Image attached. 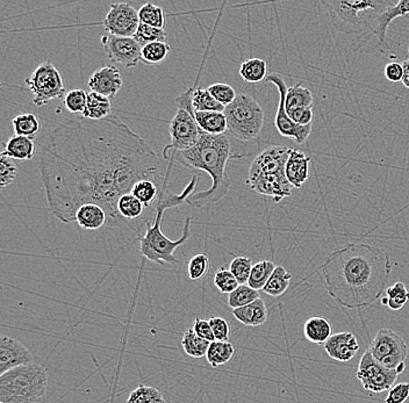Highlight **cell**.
Masks as SVG:
<instances>
[{"instance_id":"1","label":"cell","mask_w":409,"mask_h":403,"mask_svg":"<svg viewBox=\"0 0 409 403\" xmlns=\"http://www.w3.org/2000/svg\"><path fill=\"white\" fill-rule=\"evenodd\" d=\"M162 167L150 145L113 114L57 125L46 136L38 162L48 208L63 224L75 221L86 204L104 208L110 226L126 224L119 199L141 180L157 182Z\"/></svg>"},{"instance_id":"2","label":"cell","mask_w":409,"mask_h":403,"mask_svg":"<svg viewBox=\"0 0 409 403\" xmlns=\"http://www.w3.org/2000/svg\"><path fill=\"white\" fill-rule=\"evenodd\" d=\"M392 262L385 250L353 243L333 252L322 265L328 293L346 308H366L376 303L388 285Z\"/></svg>"},{"instance_id":"3","label":"cell","mask_w":409,"mask_h":403,"mask_svg":"<svg viewBox=\"0 0 409 403\" xmlns=\"http://www.w3.org/2000/svg\"><path fill=\"white\" fill-rule=\"evenodd\" d=\"M177 163L191 170L204 171L211 177L212 185L202 192L193 193L187 199V204L195 208H202L212 202H219L229 192L230 178L227 167L230 159L239 157L234 154L232 143L226 134L209 135L202 132L198 143L185 152H175Z\"/></svg>"},{"instance_id":"4","label":"cell","mask_w":409,"mask_h":403,"mask_svg":"<svg viewBox=\"0 0 409 403\" xmlns=\"http://www.w3.org/2000/svg\"><path fill=\"white\" fill-rule=\"evenodd\" d=\"M198 182V176L195 174L191 182L187 184L180 194H173L167 187H162L160 196L152 206V213H154L152 224H149V222H147L145 224L147 230H145V235L139 237L140 252L145 259L158 265L178 264V259L175 256V251L180 246L185 244L191 237L192 218L191 216L186 218L182 236L176 241L170 240L164 235L163 231H162V221H163L164 214L167 209L183 205L187 202V199L195 192Z\"/></svg>"},{"instance_id":"5","label":"cell","mask_w":409,"mask_h":403,"mask_svg":"<svg viewBox=\"0 0 409 403\" xmlns=\"http://www.w3.org/2000/svg\"><path fill=\"white\" fill-rule=\"evenodd\" d=\"M291 148L284 145H271L252 161L249 169L247 185L261 196L280 202L292 196V185L285 174Z\"/></svg>"},{"instance_id":"6","label":"cell","mask_w":409,"mask_h":403,"mask_svg":"<svg viewBox=\"0 0 409 403\" xmlns=\"http://www.w3.org/2000/svg\"><path fill=\"white\" fill-rule=\"evenodd\" d=\"M47 387V371L42 366H20L0 375V402L40 403Z\"/></svg>"},{"instance_id":"7","label":"cell","mask_w":409,"mask_h":403,"mask_svg":"<svg viewBox=\"0 0 409 403\" xmlns=\"http://www.w3.org/2000/svg\"><path fill=\"white\" fill-rule=\"evenodd\" d=\"M228 132L241 141H255L264 125V110L252 95L241 93L224 110Z\"/></svg>"},{"instance_id":"8","label":"cell","mask_w":409,"mask_h":403,"mask_svg":"<svg viewBox=\"0 0 409 403\" xmlns=\"http://www.w3.org/2000/svg\"><path fill=\"white\" fill-rule=\"evenodd\" d=\"M328 6L346 33L356 32L357 28L364 27L371 32L372 25L378 16L393 4L390 1H373V0H346V1H329Z\"/></svg>"},{"instance_id":"9","label":"cell","mask_w":409,"mask_h":403,"mask_svg":"<svg viewBox=\"0 0 409 403\" xmlns=\"http://www.w3.org/2000/svg\"><path fill=\"white\" fill-rule=\"evenodd\" d=\"M372 357L380 365L401 375L406 370L409 347L401 335L388 328H383L376 334L368 347Z\"/></svg>"},{"instance_id":"10","label":"cell","mask_w":409,"mask_h":403,"mask_svg":"<svg viewBox=\"0 0 409 403\" xmlns=\"http://www.w3.org/2000/svg\"><path fill=\"white\" fill-rule=\"evenodd\" d=\"M26 85L32 92L33 104L43 108L51 101L66 95V85L60 71L54 64L47 61L38 66L32 76L26 79Z\"/></svg>"},{"instance_id":"11","label":"cell","mask_w":409,"mask_h":403,"mask_svg":"<svg viewBox=\"0 0 409 403\" xmlns=\"http://www.w3.org/2000/svg\"><path fill=\"white\" fill-rule=\"evenodd\" d=\"M171 143L163 149V157L169 158L170 152H185L195 147L202 137V130L195 122V117L187 110L178 108L172 120L169 123Z\"/></svg>"},{"instance_id":"12","label":"cell","mask_w":409,"mask_h":403,"mask_svg":"<svg viewBox=\"0 0 409 403\" xmlns=\"http://www.w3.org/2000/svg\"><path fill=\"white\" fill-rule=\"evenodd\" d=\"M356 375L366 391L376 394L390 391L399 377L397 372L390 371L380 365L372 357L368 349L363 353L362 358L359 360Z\"/></svg>"},{"instance_id":"13","label":"cell","mask_w":409,"mask_h":403,"mask_svg":"<svg viewBox=\"0 0 409 403\" xmlns=\"http://www.w3.org/2000/svg\"><path fill=\"white\" fill-rule=\"evenodd\" d=\"M266 82L272 83L277 86L279 91V104H278L277 114L274 119V125L278 132L284 137H292L296 140V143L302 145L309 139L312 134V125L309 126H300L291 120L287 115L285 103H286L287 86L283 77L279 73H274L266 77Z\"/></svg>"},{"instance_id":"14","label":"cell","mask_w":409,"mask_h":403,"mask_svg":"<svg viewBox=\"0 0 409 403\" xmlns=\"http://www.w3.org/2000/svg\"><path fill=\"white\" fill-rule=\"evenodd\" d=\"M140 23L139 11H136L135 7L128 3H117L110 5L103 26L108 34L134 38Z\"/></svg>"},{"instance_id":"15","label":"cell","mask_w":409,"mask_h":403,"mask_svg":"<svg viewBox=\"0 0 409 403\" xmlns=\"http://www.w3.org/2000/svg\"><path fill=\"white\" fill-rule=\"evenodd\" d=\"M101 44L110 61L127 69L136 68L142 61V47L134 38L106 34L101 36Z\"/></svg>"},{"instance_id":"16","label":"cell","mask_w":409,"mask_h":403,"mask_svg":"<svg viewBox=\"0 0 409 403\" xmlns=\"http://www.w3.org/2000/svg\"><path fill=\"white\" fill-rule=\"evenodd\" d=\"M31 351L20 342L5 335L0 338V375L20 366L34 364Z\"/></svg>"},{"instance_id":"17","label":"cell","mask_w":409,"mask_h":403,"mask_svg":"<svg viewBox=\"0 0 409 403\" xmlns=\"http://www.w3.org/2000/svg\"><path fill=\"white\" fill-rule=\"evenodd\" d=\"M88 85L91 92L114 99L123 88V79L117 66H105L92 73Z\"/></svg>"},{"instance_id":"18","label":"cell","mask_w":409,"mask_h":403,"mask_svg":"<svg viewBox=\"0 0 409 403\" xmlns=\"http://www.w3.org/2000/svg\"><path fill=\"white\" fill-rule=\"evenodd\" d=\"M323 347L331 360L340 362H350L361 349L358 340L349 331L333 335Z\"/></svg>"},{"instance_id":"19","label":"cell","mask_w":409,"mask_h":403,"mask_svg":"<svg viewBox=\"0 0 409 403\" xmlns=\"http://www.w3.org/2000/svg\"><path fill=\"white\" fill-rule=\"evenodd\" d=\"M311 157L305 152L291 149L290 157L287 159L285 174L287 179L294 189H301L302 185L309 180Z\"/></svg>"},{"instance_id":"20","label":"cell","mask_w":409,"mask_h":403,"mask_svg":"<svg viewBox=\"0 0 409 403\" xmlns=\"http://www.w3.org/2000/svg\"><path fill=\"white\" fill-rule=\"evenodd\" d=\"M409 0H401L397 5H390L388 10L377 16V19L372 25L371 33L377 36L381 43H386V35L390 27V22L400 16H408Z\"/></svg>"},{"instance_id":"21","label":"cell","mask_w":409,"mask_h":403,"mask_svg":"<svg viewBox=\"0 0 409 403\" xmlns=\"http://www.w3.org/2000/svg\"><path fill=\"white\" fill-rule=\"evenodd\" d=\"M234 318L247 327H259L268 321V307L264 300H256L250 305H244L241 308L233 309Z\"/></svg>"},{"instance_id":"22","label":"cell","mask_w":409,"mask_h":403,"mask_svg":"<svg viewBox=\"0 0 409 403\" xmlns=\"http://www.w3.org/2000/svg\"><path fill=\"white\" fill-rule=\"evenodd\" d=\"M75 221L82 229L98 230L108 224V214L100 206L86 204L79 207Z\"/></svg>"},{"instance_id":"23","label":"cell","mask_w":409,"mask_h":403,"mask_svg":"<svg viewBox=\"0 0 409 403\" xmlns=\"http://www.w3.org/2000/svg\"><path fill=\"white\" fill-rule=\"evenodd\" d=\"M304 335L311 343L324 345L334 334L331 322L321 316H313L304 325Z\"/></svg>"},{"instance_id":"24","label":"cell","mask_w":409,"mask_h":403,"mask_svg":"<svg viewBox=\"0 0 409 403\" xmlns=\"http://www.w3.org/2000/svg\"><path fill=\"white\" fill-rule=\"evenodd\" d=\"M195 119L199 128L209 135H224L228 132L224 112H195Z\"/></svg>"},{"instance_id":"25","label":"cell","mask_w":409,"mask_h":403,"mask_svg":"<svg viewBox=\"0 0 409 403\" xmlns=\"http://www.w3.org/2000/svg\"><path fill=\"white\" fill-rule=\"evenodd\" d=\"M110 113H112L110 99L95 92L88 93V103H86V110L82 113L83 117L88 120H104L112 115Z\"/></svg>"},{"instance_id":"26","label":"cell","mask_w":409,"mask_h":403,"mask_svg":"<svg viewBox=\"0 0 409 403\" xmlns=\"http://www.w3.org/2000/svg\"><path fill=\"white\" fill-rule=\"evenodd\" d=\"M4 152L13 159L29 161L34 157V141L32 139H29V137H24V136H13L9 139L6 145H5Z\"/></svg>"},{"instance_id":"27","label":"cell","mask_w":409,"mask_h":403,"mask_svg":"<svg viewBox=\"0 0 409 403\" xmlns=\"http://www.w3.org/2000/svg\"><path fill=\"white\" fill-rule=\"evenodd\" d=\"M145 205L132 193L123 194L118 202V211L127 224H138L139 219L145 213Z\"/></svg>"},{"instance_id":"28","label":"cell","mask_w":409,"mask_h":403,"mask_svg":"<svg viewBox=\"0 0 409 403\" xmlns=\"http://www.w3.org/2000/svg\"><path fill=\"white\" fill-rule=\"evenodd\" d=\"M268 64L261 58H250L239 66V76L243 80L250 84H257L266 79Z\"/></svg>"},{"instance_id":"29","label":"cell","mask_w":409,"mask_h":403,"mask_svg":"<svg viewBox=\"0 0 409 403\" xmlns=\"http://www.w3.org/2000/svg\"><path fill=\"white\" fill-rule=\"evenodd\" d=\"M234 355H235V347L230 342L214 340L208 347L206 360L209 362V365L213 366V367H219V366L226 365L227 362H229Z\"/></svg>"},{"instance_id":"30","label":"cell","mask_w":409,"mask_h":403,"mask_svg":"<svg viewBox=\"0 0 409 403\" xmlns=\"http://www.w3.org/2000/svg\"><path fill=\"white\" fill-rule=\"evenodd\" d=\"M313 95L311 90L300 84L291 86L287 88L286 103L285 108L286 113H290L293 110L301 108H313Z\"/></svg>"},{"instance_id":"31","label":"cell","mask_w":409,"mask_h":403,"mask_svg":"<svg viewBox=\"0 0 409 403\" xmlns=\"http://www.w3.org/2000/svg\"><path fill=\"white\" fill-rule=\"evenodd\" d=\"M291 281H292V274L289 273L286 268L279 265L276 268L268 283L265 285L263 292L268 295L278 298V296L283 295L289 290Z\"/></svg>"},{"instance_id":"32","label":"cell","mask_w":409,"mask_h":403,"mask_svg":"<svg viewBox=\"0 0 409 403\" xmlns=\"http://www.w3.org/2000/svg\"><path fill=\"white\" fill-rule=\"evenodd\" d=\"M16 135L34 140L41 132V123L33 113L20 114L12 121Z\"/></svg>"},{"instance_id":"33","label":"cell","mask_w":409,"mask_h":403,"mask_svg":"<svg viewBox=\"0 0 409 403\" xmlns=\"http://www.w3.org/2000/svg\"><path fill=\"white\" fill-rule=\"evenodd\" d=\"M162 187L164 186H158L154 180L145 179L136 183L130 193L139 199L145 205V209H149V207H152L157 200Z\"/></svg>"},{"instance_id":"34","label":"cell","mask_w":409,"mask_h":403,"mask_svg":"<svg viewBox=\"0 0 409 403\" xmlns=\"http://www.w3.org/2000/svg\"><path fill=\"white\" fill-rule=\"evenodd\" d=\"M211 343L212 342L199 337L193 329H187L184 333L183 340H182V347H183L184 351L187 356L192 357V358L206 357Z\"/></svg>"},{"instance_id":"35","label":"cell","mask_w":409,"mask_h":403,"mask_svg":"<svg viewBox=\"0 0 409 403\" xmlns=\"http://www.w3.org/2000/svg\"><path fill=\"white\" fill-rule=\"evenodd\" d=\"M381 305H386L392 310L403 309L409 301V291L406 285L398 281L386 290V295L380 299Z\"/></svg>"},{"instance_id":"36","label":"cell","mask_w":409,"mask_h":403,"mask_svg":"<svg viewBox=\"0 0 409 403\" xmlns=\"http://www.w3.org/2000/svg\"><path fill=\"white\" fill-rule=\"evenodd\" d=\"M276 268L277 266L271 261H261V262L256 263L252 266V274L249 278V286L256 291L263 290Z\"/></svg>"},{"instance_id":"37","label":"cell","mask_w":409,"mask_h":403,"mask_svg":"<svg viewBox=\"0 0 409 403\" xmlns=\"http://www.w3.org/2000/svg\"><path fill=\"white\" fill-rule=\"evenodd\" d=\"M192 105L195 112H224V106L219 104L207 88H192Z\"/></svg>"},{"instance_id":"38","label":"cell","mask_w":409,"mask_h":403,"mask_svg":"<svg viewBox=\"0 0 409 403\" xmlns=\"http://www.w3.org/2000/svg\"><path fill=\"white\" fill-rule=\"evenodd\" d=\"M259 299V291L254 290L247 285H239L237 290L228 295V305L232 309L241 308L244 305H250L256 300Z\"/></svg>"},{"instance_id":"39","label":"cell","mask_w":409,"mask_h":403,"mask_svg":"<svg viewBox=\"0 0 409 403\" xmlns=\"http://www.w3.org/2000/svg\"><path fill=\"white\" fill-rule=\"evenodd\" d=\"M139 18L141 23L151 26L155 28L164 29L165 25V13L163 9L154 4L147 3L139 10Z\"/></svg>"},{"instance_id":"40","label":"cell","mask_w":409,"mask_h":403,"mask_svg":"<svg viewBox=\"0 0 409 403\" xmlns=\"http://www.w3.org/2000/svg\"><path fill=\"white\" fill-rule=\"evenodd\" d=\"M170 44L167 42H155L142 47V61L147 64L163 62L170 53Z\"/></svg>"},{"instance_id":"41","label":"cell","mask_w":409,"mask_h":403,"mask_svg":"<svg viewBox=\"0 0 409 403\" xmlns=\"http://www.w3.org/2000/svg\"><path fill=\"white\" fill-rule=\"evenodd\" d=\"M127 403H165V400L157 388L140 384L130 393Z\"/></svg>"},{"instance_id":"42","label":"cell","mask_w":409,"mask_h":403,"mask_svg":"<svg viewBox=\"0 0 409 403\" xmlns=\"http://www.w3.org/2000/svg\"><path fill=\"white\" fill-rule=\"evenodd\" d=\"M167 34L164 29L155 28L145 23H140L139 29L134 36L141 47L155 42H167Z\"/></svg>"},{"instance_id":"43","label":"cell","mask_w":409,"mask_h":403,"mask_svg":"<svg viewBox=\"0 0 409 403\" xmlns=\"http://www.w3.org/2000/svg\"><path fill=\"white\" fill-rule=\"evenodd\" d=\"M18 176V167L16 162L5 152L0 155V186L1 189H6L12 185Z\"/></svg>"},{"instance_id":"44","label":"cell","mask_w":409,"mask_h":403,"mask_svg":"<svg viewBox=\"0 0 409 403\" xmlns=\"http://www.w3.org/2000/svg\"><path fill=\"white\" fill-rule=\"evenodd\" d=\"M252 261L244 256H239L234 258L229 265V271L233 273L234 277L237 278L239 285H247L252 274Z\"/></svg>"},{"instance_id":"45","label":"cell","mask_w":409,"mask_h":403,"mask_svg":"<svg viewBox=\"0 0 409 403\" xmlns=\"http://www.w3.org/2000/svg\"><path fill=\"white\" fill-rule=\"evenodd\" d=\"M207 90L211 93L212 97L224 108L229 106L237 97V91L234 90L233 86H230L229 84H224V83L212 84V85L208 86Z\"/></svg>"},{"instance_id":"46","label":"cell","mask_w":409,"mask_h":403,"mask_svg":"<svg viewBox=\"0 0 409 403\" xmlns=\"http://www.w3.org/2000/svg\"><path fill=\"white\" fill-rule=\"evenodd\" d=\"M88 103V92L81 88L68 92L64 98V106L73 114H82Z\"/></svg>"},{"instance_id":"47","label":"cell","mask_w":409,"mask_h":403,"mask_svg":"<svg viewBox=\"0 0 409 403\" xmlns=\"http://www.w3.org/2000/svg\"><path fill=\"white\" fill-rule=\"evenodd\" d=\"M214 285L217 286V290L220 291L221 293L228 294V295L239 286V281H237V278L234 277L233 273L229 271V268L227 270L224 268H219L217 273H215Z\"/></svg>"},{"instance_id":"48","label":"cell","mask_w":409,"mask_h":403,"mask_svg":"<svg viewBox=\"0 0 409 403\" xmlns=\"http://www.w3.org/2000/svg\"><path fill=\"white\" fill-rule=\"evenodd\" d=\"M209 268V259L204 253L193 256L187 266V273L191 281H200L207 274Z\"/></svg>"},{"instance_id":"49","label":"cell","mask_w":409,"mask_h":403,"mask_svg":"<svg viewBox=\"0 0 409 403\" xmlns=\"http://www.w3.org/2000/svg\"><path fill=\"white\" fill-rule=\"evenodd\" d=\"M209 325H211L212 330L214 334L215 340L219 342H229L230 338V327L229 323L220 318V316H212L209 320Z\"/></svg>"},{"instance_id":"50","label":"cell","mask_w":409,"mask_h":403,"mask_svg":"<svg viewBox=\"0 0 409 403\" xmlns=\"http://www.w3.org/2000/svg\"><path fill=\"white\" fill-rule=\"evenodd\" d=\"M409 397V382L394 384L388 391L385 403H406Z\"/></svg>"},{"instance_id":"51","label":"cell","mask_w":409,"mask_h":403,"mask_svg":"<svg viewBox=\"0 0 409 403\" xmlns=\"http://www.w3.org/2000/svg\"><path fill=\"white\" fill-rule=\"evenodd\" d=\"M291 120L300 126H309L313 123V108H301L293 110L290 113H287Z\"/></svg>"},{"instance_id":"52","label":"cell","mask_w":409,"mask_h":403,"mask_svg":"<svg viewBox=\"0 0 409 403\" xmlns=\"http://www.w3.org/2000/svg\"><path fill=\"white\" fill-rule=\"evenodd\" d=\"M192 329L195 334L198 335L199 337L204 338L208 342H214V334H213V330H212L211 325L206 320L195 318V322H193Z\"/></svg>"},{"instance_id":"53","label":"cell","mask_w":409,"mask_h":403,"mask_svg":"<svg viewBox=\"0 0 409 403\" xmlns=\"http://www.w3.org/2000/svg\"><path fill=\"white\" fill-rule=\"evenodd\" d=\"M384 73L385 77L390 83L403 82V75H405L403 63H398V62L388 63V66H385Z\"/></svg>"},{"instance_id":"54","label":"cell","mask_w":409,"mask_h":403,"mask_svg":"<svg viewBox=\"0 0 409 403\" xmlns=\"http://www.w3.org/2000/svg\"><path fill=\"white\" fill-rule=\"evenodd\" d=\"M175 103H176L177 108L187 110L189 113L192 114L193 117H195V110H193L192 105V88H190L187 91L183 92L182 95H178L175 99Z\"/></svg>"},{"instance_id":"55","label":"cell","mask_w":409,"mask_h":403,"mask_svg":"<svg viewBox=\"0 0 409 403\" xmlns=\"http://www.w3.org/2000/svg\"><path fill=\"white\" fill-rule=\"evenodd\" d=\"M405 75H403V84L405 88L409 90V61H405L403 63Z\"/></svg>"},{"instance_id":"56","label":"cell","mask_w":409,"mask_h":403,"mask_svg":"<svg viewBox=\"0 0 409 403\" xmlns=\"http://www.w3.org/2000/svg\"><path fill=\"white\" fill-rule=\"evenodd\" d=\"M408 53H409V48H408Z\"/></svg>"},{"instance_id":"57","label":"cell","mask_w":409,"mask_h":403,"mask_svg":"<svg viewBox=\"0 0 409 403\" xmlns=\"http://www.w3.org/2000/svg\"><path fill=\"white\" fill-rule=\"evenodd\" d=\"M0 403H1V402H0Z\"/></svg>"},{"instance_id":"58","label":"cell","mask_w":409,"mask_h":403,"mask_svg":"<svg viewBox=\"0 0 409 403\" xmlns=\"http://www.w3.org/2000/svg\"><path fill=\"white\" fill-rule=\"evenodd\" d=\"M409 61V60H408Z\"/></svg>"}]
</instances>
